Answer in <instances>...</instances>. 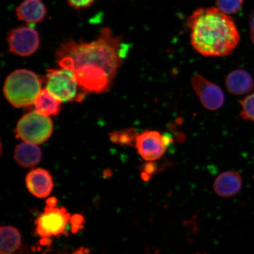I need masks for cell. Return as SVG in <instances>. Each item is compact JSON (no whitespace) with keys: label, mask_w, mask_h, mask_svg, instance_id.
Wrapping results in <instances>:
<instances>
[{"label":"cell","mask_w":254,"mask_h":254,"mask_svg":"<svg viewBox=\"0 0 254 254\" xmlns=\"http://www.w3.org/2000/svg\"><path fill=\"white\" fill-rule=\"evenodd\" d=\"M53 123L49 116L35 110L25 114L17 123L16 135L24 142L41 144L50 137Z\"/></svg>","instance_id":"6"},{"label":"cell","mask_w":254,"mask_h":254,"mask_svg":"<svg viewBox=\"0 0 254 254\" xmlns=\"http://www.w3.org/2000/svg\"><path fill=\"white\" fill-rule=\"evenodd\" d=\"M7 41L10 52L21 57L33 55L40 46L39 33L34 28L27 26L11 30Z\"/></svg>","instance_id":"8"},{"label":"cell","mask_w":254,"mask_h":254,"mask_svg":"<svg viewBox=\"0 0 254 254\" xmlns=\"http://www.w3.org/2000/svg\"><path fill=\"white\" fill-rule=\"evenodd\" d=\"M243 186L240 174L236 171L222 173L215 180L214 190L221 197H231L239 192Z\"/></svg>","instance_id":"12"},{"label":"cell","mask_w":254,"mask_h":254,"mask_svg":"<svg viewBox=\"0 0 254 254\" xmlns=\"http://www.w3.org/2000/svg\"><path fill=\"white\" fill-rule=\"evenodd\" d=\"M251 39H252V40L254 44V30H251Z\"/></svg>","instance_id":"24"},{"label":"cell","mask_w":254,"mask_h":254,"mask_svg":"<svg viewBox=\"0 0 254 254\" xmlns=\"http://www.w3.org/2000/svg\"><path fill=\"white\" fill-rule=\"evenodd\" d=\"M41 90V82L36 74L21 69L11 73L6 78L3 91L9 103L15 108L34 104Z\"/></svg>","instance_id":"3"},{"label":"cell","mask_w":254,"mask_h":254,"mask_svg":"<svg viewBox=\"0 0 254 254\" xmlns=\"http://www.w3.org/2000/svg\"><path fill=\"white\" fill-rule=\"evenodd\" d=\"M191 85L205 109L211 111L217 110L224 104V95L220 87L201 75L193 76L191 79Z\"/></svg>","instance_id":"10"},{"label":"cell","mask_w":254,"mask_h":254,"mask_svg":"<svg viewBox=\"0 0 254 254\" xmlns=\"http://www.w3.org/2000/svg\"><path fill=\"white\" fill-rule=\"evenodd\" d=\"M0 253L9 254L17 251L21 245V236L16 228L10 227H1Z\"/></svg>","instance_id":"17"},{"label":"cell","mask_w":254,"mask_h":254,"mask_svg":"<svg viewBox=\"0 0 254 254\" xmlns=\"http://www.w3.org/2000/svg\"><path fill=\"white\" fill-rule=\"evenodd\" d=\"M149 163L144 165L142 168V173L141 174L142 179L145 181H148L151 179L152 175H153L157 170L156 164L148 161Z\"/></svg>","instance_id":"21"},{"label":"cell","mask_w":254,"mask_h":254,"mask_svg":"<svg viewBox=\"0 0 254 254\" xmlns=\"http://www.w3.org/2000/svg\"><path fill=\"white\" fill-rule=\"evenodd\" d=\"M19 20L29 23H40L47 14V8L41 0H24L16 9Z\"/></svg>","instance_id":"13"},{"label":"cell","mask_w":254,"mask_h":254,"mask_svg":"<svg viewBox=\"0 0 254 254\" xmlns=\"http://www.w3.org/2000/svg\"><path fill=\"white\" fill-rule=\"evenodd\" d=\"M94 1L95 0H68L69 4L76 9L90 7L93 4Z\"/></svg>","instance_id":"22"},{"label":"cell","mask_w":254,"mask_h":254,"mask_svg":"<svg viewBox=\"0 0 254 254\" xmlns=\"http://www.w3.org/2000/svg\"><path fill=\"white\" fill-rule=\"evenodd\" d=\"M41 151L37 144L24 142L16 147L14 151V158L20 166L30 168L36 166L40 163Z\"/></svg>","instance_id":"15"},{"label":"cell","mask_w":254,"mask_h":254,"mask_svg":"<svg viewBox=\"0 0 254 254\" xmlns=\"http://www.w3.org/2000/svg\"><path fill=\"white\" fill-rule=\"evenodd\" d=\"M25 182L28 190L32 194L40 198L47 197L54 186L50 174L42 168L30 171Z\"/></svg>","instance_id":"11"},{"label":"cell","mask_w":254,"mask_h":254,"mask_svg":"<svg viewBox=\"0 0 254 254\" xmlns=\"http://www.w3.org/2000/svg\"><path fill=\"white\" fill-rule=\"evenodd\" d=\"M122 39L104 28L92 42L69 41L62 44L57 52L60 67L74 71L79 66L93 65L102 68L114 80L123 61Z\"/></svg>","instance_id":"2"},{"label":"cell","mask_w":254,"mask_h":254,"mask_svg":"<svg viewBox=\"0 0 254 254\" xmlns=\"http://www.w3.org/2000/svg\"><path fill=\"white\" fill-rule=\"evenodd\" d=\"M251 30H254V12L250 18Z\"/></svg>","instance_id":"23"},{"label":"cell","mask_w":254,"mask_h":254,"mask_svg":"<svg viewBox=\"0 0 254 254\" xmlns=\"http://www.w3.org/2000/svg\"><path fill=\"white\" fill-rule=\"evenodd\" d=\"M44 213L37 219L36 234L41 238L43 243H47V240L52 237L63 234L66 230V225L71 222L72 231L76 233L83 221L80 215H74L66 212L65 208L56 207L57 199L55 197L47 199Z\"/></svg>","instance_id":"4"},{"label":"cell","mask_w":254,"mask_h":254,"mask_svg":"<svg viewBox=\"0 0 254 254\" xmlns=\"http://www.w3.org/2000/svg\"><path fill=\"white\" fill-rule=\"evenodd\" d=\"M190 44L205 57L231 55L239 44L240 36L233 18L217 7L196 9L188 18Z\"/></svg>","instance_id":"1"},{"label":"cell","mask_w":254,"mask_h":254,"mask_svg":"<svg viewBox=\"0 0 254 254\" xmlns=\"http://www.w3.org/2000/svg\"><path fill=\"white\" fill-rule=\"evenodd\" d=\"M46 88L62 102H80L86 93L79 86L74 72L64 68L48 69Z\"/></svg>","instance_id":"5"},{"label":"cell","mask_w":254,"mask_h":254,"mask_svg":"<svg viewBox=\"0 0 254 254\" xmlns=\"http://www.w3.org/2000/svg\"><path fill=\"white\" fill-rule=\"evenodd\" d=\"M225 83L228 91L236 95L249 93L254 87L252 76L243 69H237L231 72L225 79Z\"/></svg>","instance_id":"14"},{"label":"cell","mask_w":254,"mask_h":254,"mask_svg":"<svg viewBox=\"0 0 254 254\" xmlns=\"http://www.w3.org/2000/svg\"><path fill=\"white\" fill-rule=\"evenodd\" d=\"M169 143V139L160 132L145 131L136 136L135 146L144 160L153 161L163 156Z\"/></svg>","instance_id":"9"},{"label":"cell","mask_w":254,"mask_h":254,"mask_svg":"<svg viewBox=\"0 0 254 254\" xmlns=\"http://www.w3.org/2000/svg\"><path fill=\"white\" fill-rule=\"evenodd\" d=\"M61 100L51 94L47 88L41 91L34 104L36 110L47 116H56L62 109Z\"/></svg>","instance_id":"16"},{"label":"cell","mask_w":254,"mask_h":254,"mask_svg":"<svg viewBox=\"0 0 254 254\" xmlns=\"http://www.w3.org/2000/svg\"><path fill=\"white\" fill-rule=\"evenodd\" d=\"M74 72L79 86L86 93H106L113 83V80L110 75L99 66L82 65Z\"/></svg>","instance_id":"7"},{"label":"cell","mask_w":254,"mask_h":254,"mask_svg":"<svg viewBox=\"0 0 254 254\" xmlns=\"http://www.w3.org/2000/svg\"><path fill=\"white\" fill-rule=\"evenodd\" d=\"M241 116L244 120L254 122V93L248 95L241 101Z\"/></svg>","instance_id":"20"},{"label":"cell","mask_w":254,"mask_h":254,"mask_svg":"<svg viewBox=\"0 0 254 254\" xmlns=\"http://www.w3.org/2000/svg\"><path fill=\"white\" fill-rule=\"evenodd\" d=\"M243 0H216V5L224 13L230 15L236 14L240 10Z\"/></svg>","instance_id":"19"},{"label":"cell","mask_w":254,"mask_h":254,"mask_svg":"<svg viewBox=\"0 0 254 254\" xmlns=\"http://www.w3.org/2000/svg\"><path fill=\"white\" fill-rule=\"evenodd\" d=\"M138 134L135 128H131L111 132L109 135L111 140L117 144L132 146L135 145Z\"/></svg>","instance_id":"18"}]
</instances>
